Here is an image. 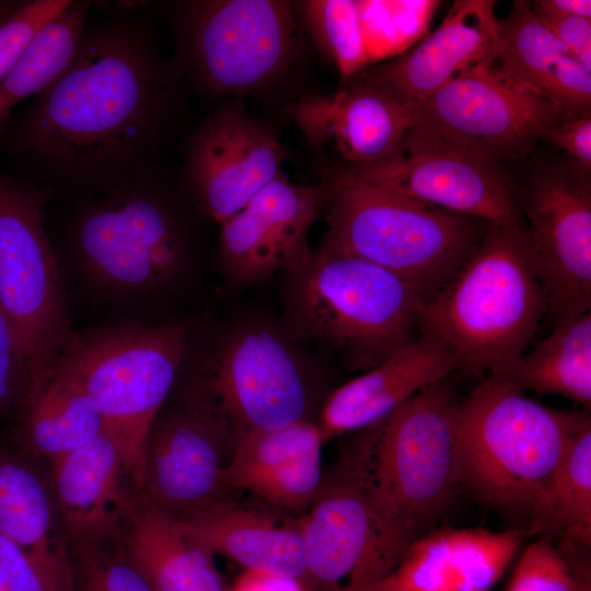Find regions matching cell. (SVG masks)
<instances>
[{
    "instance_id": "1",
    "label": "cell",
    "mask_w": 591,
    "mask_h": 591,
    "mask_svg": "<svg viewBox=\"0 0 591 591\" xmlns=\"http://www.w3.org/2000/svg\"><path fill=\"white\" fill-rule=\"evenodd\" d=\"M176 78L138 23L85 28L72 61L25 112L14 143L61 179L105 186L147 166L171 121Z\"/></svg>"
},
{
    "instance_id": "2",
    "label": "cell",
    "mask_w": 591,
    "mask_h": 591,
    "mask_svg": "<svg viewBox=\"0 0 591 591\" xmlns=\"http://www.w3.org/2000/svg\"><path fill=\"white\" fill-rule=\"evenodd\" d=\"M546 315L524 232L488 224L455 274L419 311V334L439 340L457 370L503 373L528 350Z\"/></svg>"
},
{
    "instance_id": "3",
    "label": "cell",
    "mask_w": 591,
    "mask_h": 591,
    "mask_svg": "<svg viewBox=\"0 0 591 591\" xmlns=\"http://www.w3.org/2000/svg\"><path fill=\"white\" fill-rule=\"evenodd\" d=\"M322 247L352 255L396 275L425 302L455 274L487 223L354 176L328 179Z\"/></svg>"
},
{
    "instance_id": "4",
    "label": "cell",
    "mask_w": 591,
    "mask_h": 591,
    "mask_svg": "<svg viewBox=\"0 0 591 591\" xmlns=\"http://www.w3.org/2000/svg\"><path fill=\"white\" fill-rule=\"evenodd\" d=\"M588 415L543 405L502 373L486 375L454 406L461 485L488 505L529 513Z\"/></svg>"
},
{
    "instance_id": "5",
    "label": "cell",
    "mask_w": 591,
    "mask_h": 591,
    "mask_svg": "<svg viewBox=\"0 0 591 591\" xmlns=\"http://www.w3.org/2000/svg\"><path fill=\"white\" fill-rule=\"evenodd\" d=\"M290 275L292 333L329 347L351 368L368 371L419 336L422 299L375 264L321 246Z\"/></svg>"
},
{
    "instance_id": "6",
    "label": "cell",
    "mask_w": 591,
    "mask_h": 591,
    "mask_svg": "<svg viewBox=\"0 0 591 591\" xmlns=\"http://www.w3.org/2000/svg\"><path fill=\"white\" fill-rule=\"evenodd\" d=\"M187 345L179 323L72 333L55 364L100 409L140 494L148 438L173 387Z\"/></svg>"
},
{
    "instance_id": "7",
    "label": "cell",
    "mask_w": 591,
    "mask_h": 591,
    "mask_svg": "<svg viewBox=\"0 0 591 591\" xmlns=\"http://www.w3.org/2000/svg\"><path fill=\"white\" fill-rule=\"evenodd\" d=\"M454 390L449 376L369 426V490L381 515L410 542L447 509L461 485Z\"/></svg>"
},
{
    "instance_id": "8",
    "label": "cell",
    "mask_w": 591,
    "mask_h": 591,
    "mask_svg": "<svg viewBox=\"0 0 591 591\" xmlns=\"http://www.w3.org/2000/svg\"><path fill=\"white\" fill-rule=\"evenodd\" d=\"M148 166L101 188L72 229L78 264L109 292L149 294L173 282L188 258L179 213L148 175Z\"/></svg>"
},
{
    "instance_id": "9",
    "label": "cell",
    "mask_w": 591,
    "mask_h": 591,
    "mask_svg": "<svg viewBox=\"0 0 591 591\" xmlns=\"http://www.w3.org/2000/svg\"><path fill=\"white\" fill-rule=\"evenodd\" d=\"M369 453L364 428L323 480L309 510L297 518L309 583L321 591H371L412 543L372 501Z\"/></svg>"
},
{
    "instance_id": "10",
    "label": "cell",
    "mask_w": 591,
    "mask_h": 591,
    "mask_svg": "<svg viewBox=\"0 0 591 591\" xmlns=\"http://www.w3.org/2000/svg\"><path fill=\"white\" fill-rule=\"evenodd\" d=\"M46 188L0 172V309L28 378L51 367L71 334L60 273L44 220Z\"/></svg>"
},
{
    "instance_id": "11",
    "label": "cell",
    "mask_w": 591,
    "mask_h": 591,
    "mask_svg": "<svg viewBox=\"0 0 591 591\" xmlns=\"http://www.w3.org/2000/svg\"><path fill=\"white\" fill-rule=\"evenodd\" d=\"M405 105L412 119L408 137L495 163L525 155L552 127L569 118L497 63Z\"/></svg>"
},
{
    "instance_id": "12",
    "label": "cell",
    "mask_w": 591,
    "mask_h": 591,
    "mask_svg": "<svg viewBox=\"0 0 591 591\" xmlns=\"http://www.w3.org/2000/svg\"><path fill=\"white\" fill-rule=\"evenodd\" d=\"M293 5L278 0H209L177 12L183 70L209 93H236L276 80L296 51Z\"/></svg>"
},
{
    "instance_id": "13",
    "label": "cell",
    "mask_w": 591,
    "mask_h": 591,
    "mask_svg": "<svg viewBox=\"0 0 591 591\" xmlns=\"http://www.w3.org/2000/svg\"><path fill=\"white\" fill-rule=\"evenodd\" d=\"M237 436L198 385L157 417L146 448L140 495L174 519L221 499Z\"/></svg>"
},
{
    "instance_id": "14",
    "label": "cell",
    "mask_w": 591,
    "mask_h": 591,
    "mask_svg": "<svg viewBox=\"0 0 591 591\" xmlns=\"http://www.w3.org/2000/svg\"><path fill=\"white\" fill-rule=\"evenodd\" d=\"M529 255L553 325L591 312V193L587 175H534L518 199Z\"/></svg>"
},
{
    "instance_id": "15",
    "label": "cell",
    "mask_w": 591,
    "mask_h": 591,
    "mask_svg": "<svg viewBox=\"0 0 591 591\" xmlns=\"http://www.w3.org/2000/svg\"><path fill=\"white\" fill-rule=\"evenodd\" d=\"M199 385L237 438L306 419L310 393L304 368L287 340L269 329L232 333Z\"/></svg>"
},
{
    "instance_id": "16",
    "label": "cell",
    "mask_w": 591,
    "mask_h": 591,
    "mask_svg": "<svg viewBox=\"0 0 591 591\" xmlns=\"http://www.w3.org/2000/svg\"><path fill=\"white\" fill-rule=\"evenodd\" d=\"M354 176L487 224L524 232L519 201L498 163L407 137L390 158Z\"/></svg>"
},
{
    "instance_id": "17",
    "label": "cell",
    "mask_w": 591,
    "mask_h": 591,
    "mask_svg": "<svg viewBox=\"0 0 591 591\" xmlns=\"http://www.w3.org/2000/svg\"><path fill=\"white\" fill-rule=\"evenodd\" d=\"M286 158L285 146L269 126L230 103L193 135L184 174L199 206L221 224L282 174Z\"/></svg>"
},
{
    "instance_id": "18",
    "label": "cell",
    "mask_w": 591,
    "mask_h": 591,
    "mask_svg": "<svg viewBox=\"0 0 591 591\" xmlns=\"http://www.w3.org/2000/svg\"><path fill=\"white\" fill-rule=\"evenodd\" d=\"M328 179L298 184L280 174L221 223L218 253L228 279L248 286L292 274L312 258L310 228L326 206Z\"/></svg>"
},
{
    "instance_id": "19",
    "label": "cell",
    "mask_w": 591,
    "mask_h": 591,
    "mask_svg": "<svg viewBox=\"0 0 591 591\" xmlns=\"http://www.w3.org/2000/svg\"><path fill=\"white\" fill-rule=\"evenodd\" d=\"M500 33L495 1L459 0L432 33L360 79L404 104L418 102L471 71L496 63Z\"/></svg>"
},
{
    "instance_id": "20",
    "label": "cell",
    "mask_w": 591,
    "mask_h": 591,
    "mask_svg": "<svg viewBox=\"0 0 591 591\" xmlns=\"http://www.w3.org/2000/svg\"><path fill=\"white\" fill-rule=\"evenodd\" d=\"M286 112L314 148L334 149L349 167L390 158L412 130L406 105L361 79L332 94L306 95Z\"/></svg>"
},
{
    "instance_id": "21",
    "label": "cell",
    "mask_w": 591,
    "mask_h": 591,
    "mask_svg": "<svg viewBox=\"0 0 591 591\" xmlns=\"http://www.w3.org/2000/svg\"><path fill=\"white\" fill-rule=\"evenodd\" d=\"M523 532L444 528L414 540L371 591H490L518 554Z\"/></svg>"
},
{
    "instance_id": "22",
    "label": "cell",
    "mask_w": 591,
    "mask_h": 591,
    "mask_svg": "<svg viewBox=\"0 0 591 591\" xmlns=\"http://www.w3.org/2000/svg\"><path fill=\"white\" fill-rule=\"evenodd\" d=\"M50 465L68 543L116 538L139 493L127 474L115 436L105 429Z\"/></svg>"
},
{
    "instance_id": "23",
    "label": "cell",
    "mask_w": 591,
    "mask_h": 591,
    "mask_svg": "<svg viewBox=\"0 0 591 591\" xmlns=\"http://www.w3.org/2000/svg\"><path fill=\"white\" fill-rule=\"evenodd\" d=\"M455 370L456 360L448 348L432 336L419 334L327 397L318 424L324 441L376 424L418 391Z\"/></svg>"
},
{
    "instance_id": "24",
    "label": "cell",
    "mask_w": 591,
    "mask_h": 591,
    "mask_svg": "<svg viewBox=\"0 0 591 591\" xmlns=\"http://www.w3.org/2000/svg\"><path fill=\"white\" fill-rule=\"evenodd\" d=\"M175 521L212 555L227 556L243 570L291 577L310 587L297 519L281 523L224 498Z\"/></svg>"
},
{
    "instance_id": "25",
    "label": "cell",
    "mask_w": 591,
    "mask_h": 591,
    "mask_svg": "<svg viewBox=\"0 0 591 591\" xmlns=\"http://www.w3.org/2000/svg\"><path fill=\"white\" fill-rule=\"evenodd\" d=\"M500 26L496 63L505 73L557 105L568 117L590 112L591 71L538 21L531 2L514 1Z\"/></svg>"
},
{
    "instance_id": "26",
    "label": "cell",
    "mask_w": 591,
    "mask_h": 591,
    "mask_svg": "<svg viewBox=\"0 0 591 591\" xmlns=\"http://www.w3.org/2000/svg\"><path fill=\"white\" fill-rule=\"evenodd\" d=\"M117 541L153 591H227L213 555L140 494Z\"/></svg>"
},
{
    "instance_id": "27",
    "label": "cell",
    "mask_w": 591,
    "mask_h": 591,
    "mask_svg": "<svg viewBox=\"0 0 591 591\" xmlns=\"http://www.w3.org/2000/svg\"><path fill=\"white\" fill-rule=\"evenodd\" d=\"M14 409L20 449L50 463L106 429L96 404L55 363L27 380Z\"/></svg>"
},
{
    "instance_id": "28",
    "label": "cell",
    "mask_w": 591,
    "mask_h": 591,
    "mask_svg": "<svg viewBox=\"0 0 591 591\" xmlns=\"http://www.w3.org/2000/svg\"><path fill=\"white\" fill-rule=\"evenodd\" d=\"M36 460L22 449H0V533L38 564L72 573L51 478Z\"/></svg>"
},
{
    "instance_id": "29",
    "label": "cell",
    "mask_w": 591,
    "mask_h": 591,
    "mask_svg": "<svg viewBox=\"0 0 591 591\" xmlns=\"http://www.w3.org/2000/svg\"><path fill=\"white\" fill-rule=\"evenodd\" d=\"M528 515V533L537 540L591 547L590 415L571 436Z\"/></svg>"
},
{
    "instance_id": "30",
    "label": "cell",
    "mask_w": 591,
    "mask_h": 591,
    "mask_svg": "<svg viewBox=\"0 0 591 591\" xmlns=\"http://www.w3.org/2000/svg\"><path fill=\"white\" fill-rule=\"evenodd\" d=\"M522 391L558 395L591 406V313L553 325L503 372Z\"/></svg>"
},
{
    "instance_id": "31",
    "label": "cell",
    "mask_w": 591,
    "mask_h": 591,
    "mask_svg": "<svg viewBox=\"0 0 591 591\" xmlns=\"http://www.w3.org/2000/svg\"><path fill=\"white\" fill-rule=\"evenodd\" d=\"M90 1H70L47 22L0 81V135L12 109L51 84L72 61L81 43Z\"/></svg>"
},
{
    "instance_id": "32",
    "label": "cell",
    "mask_w": 591,
    "mask_h": 591,
    "mask_svg": "<svg viewBox=\"0 0 591 591\" xmlns=\"http://www.w3.org/2000/svg\"><path fill=\"white\" fill-rule=\"evenodd\" d=\"M324 442L318 425L309 419L274 429L240 436L231 457L227 480L231 487L247 477L314 454Z\"/></svg>"
},
{
    "instance_id": "33",
    "label": "cell",
    "mask_w": 591,
    "mask_h": 591,
    "mask_svg": "<svg viewBox=\"0 0 591 591\" xmlns=\"http://www.w3.org/2000/svg\"><path fill=\"white\" fill-rule=\"evenodd\" d=\"M304 22L313 38L348 79L369 61L360 12L352 0H310L300 4Z\"/></svg>"
},
{
    "instance_id": "34",
    "label": "cell",
    "mask_w": 591,
    "mask_h": 591,
    "mask_svg": "<svg viewBox=\"0 0 591 591\" xmlns=\"http://www.w3.org/2000/svg\"><path fill=\"white\" fill-rule=\"evenodd\" d=\"M506 591H591V560L536 540L519 557Z\"/></svg>"
},
{
    "instance_id": "35",
    "label": "cell",
    "mask_w": 591,
    "mask_h": 591,
    "mask_svg": "<svg viewBox=\"0 0 591 591\" xmlns=\"http://www.w3.org/2000/svg\"><path fill=\"white\" fill-rule=\"evenodd\" d=\"M73 591H153L116 538L69 544Z\"/></svg>"
},
{
    "instance_id": "36",
    "label": "cell",
    "mask_w": 591,
    "mask_h": 591,
    "mask_svg": "<svg viewBox=\"0 0 591 591\" xmlns=\"http://www.w3.org/2000/svg\"><path fill=\"white\" fill-rule=\"evenodd\" d=\"M323 483L321 454L305 456L244 479L237 488L290 512H306Z\"/></svg>"
},
{
    "instance_id": "37",
    "label": "cell",
    "mask_w": 591,
    "mask_h": 591,
    "mask_svg": "<svg viewBox=\"0 0 591 591\" xmlns=\"http://www.w3.org/2000/svg\"><path fill=\"white\" fill-rule=\"evenodd\" d=\"M363 33L367 40L374 34L379 43L386 37L387 47H407L422 36L439 4L437 1H359Z\"/></svg>"
},
{
    "instance_id": "38",
    "label": "cell",
    "mask_w": 591,
    "mask_h": 591,
    "mask_svg": "<svg viewBox=\"0 0 591 591\" xmlns=\"http://www.w3.org/2000/svg\"><path fill=\"white\" fill-rule=\"evenodd\" d=\"M0 591H73L72 573L38 564L0 533Z\"/></svg>"
},
{
    "instance_id": "39",
    "label": "cell",
    "mask_w": 591,
    "mask_h": 591,
    "mask_svg": "<svg viewBox=\"0 0 591 591\" xmlns=\"http://www.w3.org/2000/svg\"><path fill=\"white\" fill-rule=\"evenodd\" d=\"M71 0H32L0 24V81L10 71L38 31Z\"/></svg>"
},
{
    "instance_id": "40",
    "label": "cell",
    "mask_w": 591,
    "mask_h": 591,
    "mask_svg": "<svg viewBox=\"0 0 591 591\" xmlns=\"http://www.w3.org/2000/svg\"><path fill=\"white\" fill-rule=\"evenodd\" d=\"M28 380L18 335L0 309V416L14 409Z\"/></svg>"
},
{
    "instance_id": "41",
    "label": "cell",
    "mask_w": 591,
    "mask_h": 591,
    "mask_svg": "<svg viewBox=\"0 0 591 591\" xmlns=\"http://www.w3.org/2000/svg\"><path fill=\"white\" fill-rule=\"evenodd\" d=\"M538 21L588 70L591 71V20L558 15L534 8Z\"/></svg>"
},
{
    "instance_id": "42",
    "label": "cell",
    "mask_w": 591,
    "mask_h": 591,
    "mask_svg": "<svg viewBox=\"0 0 591 591\" xmlns=\"http://www.w3.org/2000/svg\"><path fill=\"white\" fill-rule=\"evenodd\" d=\"M555 147L570 155L583 173L591 167V117L590 112L565 118L552 127L544 137Z\"/></svg>"
},
{
    "instance_id": "43",
    "label": "cell",
    "mask_w": 591,
    "mask_h": 591,
    "mask_svg": "<svg viewBox=\"0 0 591 591\" xmlns=\"http://www.w3.org/2000/svg\"><path fill=\"white\" fill-rule=\"evenodd\" d=\"M227 591H309V586L291 577L243 570Z\"/></svg>"
},
{
    "instance_id": "44",
    "label": "cell",
    "mask_w": 591,
    "mask_h": 591,
    "mask_svg": "<svg viewBox=\"0 0 591 591\" xmlns=\"http://www.w3.org/2000/svg\"><path fill=\"white\" fill-rule=\"evenodd\" d=\"M538 10L558 15L578 16L591 20L590 0H540L532 3Z\"/></svg>"
},
{
    "instance_id": "45",
    "label": "cell",
    "mask_w": 591,
    "mask_h": 591,
    "mask_svg": "<svg viewBox=\"0 0 591 591\" xmlns=\"http://www.w3.org/2000/svg\"><path fill=\"white\" fill-rule=\"evenodd\" d=\"M24 1L0 0V24L8 20Z\"/></svg>"
}]
</instances>
